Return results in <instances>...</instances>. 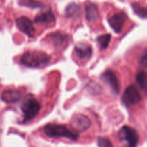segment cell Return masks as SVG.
I'll return each instance as SVG.
<instances>
[{"label": "cell", "mask_w": 147, "mask_h": 147, "mask_svg": "<svg viewBox=\"0 0 147 147\" xmlns=\"http://www.w3.org/2000/svg\"><path fill=\"white\" fill-rule=\"evenodd\" d=\"M97 144L98 147H113L111 141L106 137H99L97 140Z\"/></svg>", "instance_id": "20"}, {"label": "cell", "mask_w": 147, "mask_h": 147, "mask_svg": "<svg viewBox=\"0 0 147 147\" xmlns=\"http://www.w3.org/2000/svg\"><path fill=\"white\" fill-rule=\"evenodd\" d=\"M80 9L76 4H71L66 8V14L69 17H74L78 16Z\"/></svg>", "instance_id": "18"}, {"label": "cell", "mask_w": 147, "mask_h": 147, "mask_svg": "<svg viewBox=\"0 0 147 147\" xmlns=\"http://www.w3.org/2000/svg\"><path fill=\"white\" fill-rule=\"evenodd\" d=\"M1 100L7 103H17L22 99V93L17 90H4L1 93Z\"/></svg>", "instance_id": "10"}, {"label": "cell", "mask_w": 147, "mask_h": 147, "mask_svg": "<svg viewBox=\"0 0 147 147\" xmlns=\"http://www.w3.org/2000/svg\"><path fill=\"white\" fill-rule=\"evenodd\" d=\"M132 7H133L134 12L140 17L145 18L146 17V9L144 7H141L137 3H134L132 4Z\"/></svg>", "instance_id": "19"}, {"label": "cell", "mask_w": 147, "mask_h": 147, "mask_svg": "<svg viewBox=\"0 0 147 147\" xmlns=\"http://www.w3.org/2000/svg\"><path fill=\"white\" fill-rule=\"evenodd\" d=\"M50 60V56L42 51H28L24 53L20 59V62L28 67H40L47 64Z\"/></svg>", "instance_id": "1"}, {"label": "cell", "mask_w": 147, "mask_h": 147, "mask_svg": "<svg viewBox=\"0 0 147 147\" xmlns=\"http://www.w3.org/2000/svg\"><path fill=\"white\" fill-rule=\"evenodd\" d=\"M126 19H127V16L125 13H116L109 19V23L111 28L116 33H120L123 29Z\"/></svg>", "instance_id": "9"}, {"label": "cell", "mask_w": 147, "mask_h": 147, "mask_svg": "<svg viewBox=\"0 0 147 147\" xmlns=\"http://www.w3.org/2000/svg\"><path fill=\"white\" fill-rule=\"evenodd\" d=\"M55 21V17L51 10H47L37 14L34 19V22L36 23H42L45 24H53Z\"/></svg>", "instance_id": "13"}, {"label": "cell", "mask_w": 147, "mask_h": 147, "mask_svg": "<svg viewBox=\"0 0 147 147\" xmlns=\"http://www.w3.org/2000/svg\"><path fill=\"white\" fill-rule=\"evenodd\" d=\"M16 24L19 30L27 34L29 37H33L34 36L35 29L33 26L32 22L27 17L23 16L17 19L16 20Z\"/></svg>", "instance_id": "8"}, {"label": "cell", "mask_w": 147, "mask_h": 147, "mask_svg": "<svg viewBox=\"0 0 147 147\" xmlns=\"http://www.w3.org/2000/svg\"><path fill=\"white\" fill-rule=\"evenodd\" d=\"M146 63H147V55H146V53H144V54L143 56L142 57V59H141V64H142V65H143L144 67H146Z\"/></svg>", "instance_id": "21"}, {"label": "cell", "mask_w": 147, "mask_h": 147, "mask_svg": "<svg viewBox=\"0 0 147 147\" xmlns=\"http://www.w3.org/2000/svg\"><path fill=\"white\" fill-rule=\"evenodd\" d=\"M41 106L37 99L34 97H29L22 104V111L24 113L23 122L30 121L34 119L40 112Z\"/></svg>", "instance_id": "3"}, {"label": "cell", "mask_w": 147, "mask_h": 147, "mask_svg": "<svg viewBox=\"0 0 147 147\" xmlns=\"http://www.w3.org/2000/svg\"><path fill=\"white\" fill-rule=\"evenodd\" d=\"M119 138L127 143V147H136L139 142V134L133 128L124 126L119 133Z\"/></svg>", "instance_id": "4"}, {"label": "cell", "mask_w": 147, "mask_h": 147, "mask_svg": "<svg viewBox=\"0 0 147 147\" xmlns=\"http://www.w3.org/2000/svg\"><path fill=\"white\" fill-rule=\"evenodd\" d=\"M75 53L79 58L85 59L90 57L92 54V48L89 45L79 42L75 47Z\"/></svg>", "instance_id": "12"}, {"label": "cell", "mask_w": 147, "mask_h": 147, "mask_svg": "<svg viewBox=\"0 0 147 147\" xmlns=\"http://www.w3.org/2000/svg\"><path fill=\"white\" fill-rule=\"evenodd\" d=\"M136 82L139 87L143 90H145L146 86V74L144 71H140L136 75Z\"/></svg>", "instance_id": "16"}, {"label": "cell", "mask_w": 147, "mask_h": 147, "mask_svg": "<svg viewBox=\"0 0 147 147\" xmlns=\"http://www.w3.org/2000/svg\"><path fill=\"white\" fill-rule=\"evenodd\" d=\"M67 37H68V36L67 34L57 32L50 34L47 37V41L49 42L52 43L54 46L60 47V46L63 45L67 42V41L68 40Z\"/></svg>", "instance_id": "11"}, {"label": "cell", "mask_w": 147, "mask_h": 147, "mask_svg": "<svg viewBox=\"0 0 147 147\" xmlns=\"http://www.w3.org/2000/svg\"><path fill=\"white\" fill-rule=\"evenodd\" d=\"M85 10H86V17L88 21L93 22L96 20L98 15V11L94 4L91 2L86 4Z\"/></svg>", "instance_id": "14"}, {"label": "cell", "mask_w": 147, "mask_h": 147, "mask_svg": "<svg viewBox=\"0 0 147 147\" xmlns=\"http://www.w3.org/2000/svg\"><path fill=\"white\" fill-rule=\"evenodd\" d=\"M70 125L74 131L82 133L90 127L91 121L87 116L79 113L73 116Z\"/></svg>", "instance_id": "5"}, {"label": "cell", "mask_w": 147, "mask_h": 147, "mask_svg": "<svg viewBox=\"0 0 147 147\" xmlns=\"http://www.w3.org/2000/svg\"><path fill=\"white\" fill-rule=\"evenodd\" d=\"M142 99L141 95L134 86H130L125 90L122 96V101L127 107L136 104Z\"/></svg>", "instance_id": "6"}, {"label": "cell", "mask_w": 147, "mask_h": 147, "mask_svg": "<svg viewBox=\"0 0 147 147\" xmlns=\"http://www.w3.org/2000/svg\"><path fill=\"white\" fill-rule=\"evenodd\" d=\"M111 38V35L110 34H105L98 37L97 42L100 46V49L105 50V49L107 48L109 43H110Z\"/></svg>", "instance_id": "15"}, {"label": "cell", "mask_w": 147, "mask_h": 147, "mask_svg": "<svg viewBox=\"0 0 147 147\" xmlns=\"http://www.w3.org/2000/svg\"><path fill=\"white\" fill-rule=\"evenodd\" d=\"M102 80L111 88L114 94H118L120 90V85L116 74L112 70H108L103 73Z\"/></svg>", "instance_id": "7"}, {"label": "cell", "mask_w": 147, "mask_h": 147, "mask_svg": "<svg viewBox=\"0 0 147 147\" xmlns=\"http://www.w3.org/2000/svg\"><path fill=\"white\" fill-rule=\"evenodd\" d=\"M20 4L22 6L30 7V8L32 9L40 8V7H43V4L40 1H37V0H21Z\"/></svg>", "instance_id": "17"}, {"label": "cell", "mask_w": 147, "mask_h": 147, "mask_svg": "<svg viewBox=\"0 0 147 147\" xmlns=\"http://www.w3.org/2000/svg\"><path fill=\"white\" fill-rule=\"evenodd\" d=\"M44 132L47 136L51 138L64 137L72 141L77 140L78 134L71 131L63 125L48 123L44 127Z\"/></svg>", "instance_id": "2"}]
</instances>
